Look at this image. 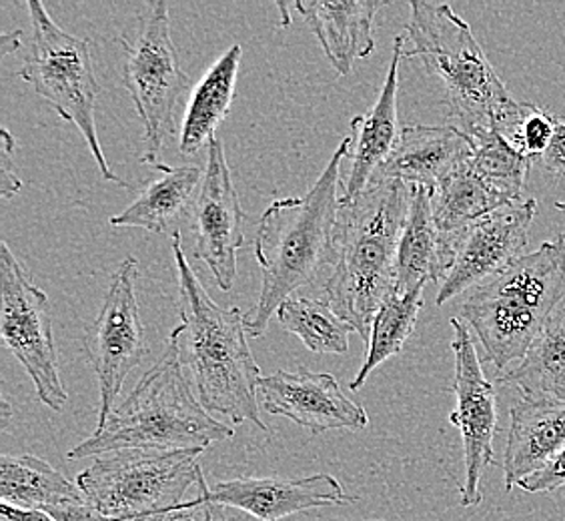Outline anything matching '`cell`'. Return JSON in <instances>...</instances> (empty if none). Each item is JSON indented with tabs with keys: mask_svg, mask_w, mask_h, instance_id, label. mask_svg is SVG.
I'll return each instance as SVG.
<instances>
[{
	"mask_svg": "<svg viewBox=\"0 0 565 521\" xmlns=\"http://www.w3.org/2000/svg\"><path fill=\"white\" fill-rule=\"evenodd\" d=\"M349 149L351 137L341 141L303 196L279 199L259 219L253 249L262 267V291L245 316L247 336L262 337L282 301L316 281L323 267H333L341 206L338 189Z\"/></svg>",
	"mask_w": 565,
	"mask_h": 521,
	"instance_id": "6da1fadb",
	"label": "cell"
},
{
	"mask_svg": "<svg viewBox=\"0 0 565 521\" xmlns=\"http://www.w3.org/2000/svg\"><path fill=\"white\" fill-rule=\"evenodd\" d=\"M173 255L181 323L171 336L177 339L181 365L193 378L196 400L209 413H221L235 424L249 422L267 432L257 405L262 370L247 343L245 316L239 307L215 304L191 269L181 235L173 237Z\"/></svg>",
	"mask_w": 565,
	"mask_h": 521,
	"instance_id": "7a4b0ae2",
	"label": "cell"
},
{
	"mask_svg": "<svg viewBox=\"0 0 565 521\" xmlns=\"http://www.w3.org/2000/svg\"><path fill=\"white\" fill-rule=\"evenodd\" d=\"M412 187L380 181L339 206L333 273L323 297L343 321L370 343L371 327L395 289L397 255L409 213Z\"/></svg>",
	"mask_w": 565,
	"mask_h": 521,
	"instance_id": "3957f363",
	"label": "cell"
},
{
	"mask_svg": "<svg viewBox=\"0 0 565 521\" xmlns=\"http://www.w3.org/2000/svg\"><path fill=\"white\" fill-rule=\"evenodd\" d=\"M233 427L221 424L191 391L173 336L163 358L142 375L95 434L66 454V459H87L122 449H207L231 439Z\"/></svg>",
	"mask_w": 565,
	"mask_h": 521,
	"instance_id": "277c9868",
	"label": "cell"
},
{
	"mask_svg": "<svg viewBox=\"0 0 565 521\" xmlns=\"http://www.w3.org/2000/svg\"><path fill=\"white\" fill-rule=\"evenodd\" d=\"M405 33L414 43L403 59H419L446 91L449 117L469 139L501 130L518 109L471 26L449 4L415 0Z\"/></svg>",
	"mask_w": 565,
	"mask_h": 521,
	"instance_id": "5b68a950",
	"label": "cell"
},
{
	"mask_svg": "<svg viewBox=\"0 0 565 521\" xmlns=\"http://www.w3.org/2000/svg\"><path fill=\"white\" fill-rule=\"evenodd\" d=\"M564 304L565 235H557L476 287L461 305V317L501 375L525 358L545 321Z\"/></svg>",
	"mask_w": 565,
	"mask_h": 521,
	"instance_id": "8992f818",
	"label": "cell"
},
{
	"mask_svg": "<svg viewBox=\"0 0 565 521\" xmlns=\"http://www.w3.org/2000/svg\"><path fill=\"white\" fill-rule=\"evenodd\" d=\"M205 449H122L98 456L76 476V486L98 511L115 521L169 518L203 478Z\"/></svg>",
	"mask_w": 565,
	"mask_h": 521,
	"instance_id": "52a82bcc",
	"label": "cell"
},
{
	"mask_svg": "<svg viewBox=\"0 0 565 521\" xmlns=\"http://www.w3.org/2000/svg\"><path fill=\"white\" fill-rule=\"evenodd\" d=\"M26 9L31 17L33 43L17 75L33 85L34 93L43 97L61 119L75 125L93 152L103 179L129 187L127 181L113 173L98 141L95 107L100 87L95 76L90 43L87 39L65 33L49 17L41 2L31 0L26 2Z\"/></svg>",
	"mask_w": 565,
	"mask_h": 521,
	"instance_id": "ba28073f",
	"label": "cell"
},
{
	"mask_svg": "<svg viewBox=\"0 0 565 521\" xmlns=\"http://www.w3.org/2000/svg\"><path fill=\"white\" fill-rule=\"evenodd\" d=\"M122 44V85L129 91L142 125L141 163H159L164 142L174 132V109L186 91V76L171 39L169 4L149 2L135 39Z\"/></svg>",
	"mask_w": 565,
	"mask_h": 521,
	"instance_id": "9c48e42d",
	"label": "cell"
},
{
	"mask_svg": "<svg viewBox=\"0 0 565 521\" xmlns=\"http://www.w3.org/2000/svg\"><path fill=\"white\" fill-rule=\"evenodd\" d=\"M0 337L33 380L39 400L53 412H63L68 393L58 375L51 301L4 241L0 245Z\"/></svg>",
	"mask_w": 565,
	"mask_h": 521,
	"instance_id": "30bf717a",
	"label": "cell"
},
{
	"mask_svg": "<svg viewBox=\"0 0 565 521\" xmlns=\"http://www.w3.org/2000/svg\"><path fill=\"white\" fill-rule=\"evenodd\" d=\"M139 260L127 257L113 273L109 291L100 311L85 337V351L93 363L100 390L97 425L105 424L117 407L125 380L131 375L149 353L139 301H137Z\"/></svg>",
	"mask_w": 565,
	"mask_h": 521,
	"instance_id": "8fae6325",
	"label": "cell"
},
{
	"mask_svg": "<svg viewBox=\"0 0 565 521\" xmlns=\"http://www.w3.org/2000/svg\"><path fill=\"white\" fill-rule=\"evenodd\" d=\"M454 341L451 351L456 359V412L449 415L451 425H456L463 442V466L466 479L459 488L463 508H476L481 503V481L486 467L493 459V437L498 432V407H495V385L491 383L479 361L478 349L469 336V327L459 317L451 321Z\"/></svg>",
	"mask_w": 565,
	"mask_h": 521,
	"instance_id": "7c38bea8",
	"label": "cell"
},
{
	"mask_svg": "<svg viewBox=\"0 0 565 521\" xmlns=\"http://www.w3.org/2000/svg\"><path fill=\"white\" fill-rule=\"evenodd\" d=\"M193 257L207 265L221 289L237 277V253L245 245V213L218 137L209 142L207 167L189 215Z\"/></svg>",
	"mask_w": 565,
	"mask_h": 521,
	"instance_id": "4fadbf2b",
	"label": "cell"
},
{
	"mask_svg": "<svg viewBox=\"0 0 565 521\" xmlns=\"http://www.w3.org/2000/svg\"><path fill=\"white\" fill-rule=\"evenodd\" d=\"M537 211L535 199L513 201L468 228L457 247L456 259L441 283L437 305L490 281L498 273L520 259L527 247V235Z\"/></svg>",
	"mask_w": 565,
	"mask_h": 521,
	"instance_id": "5bb4252c",
	"label": "cell"
},
{
	"mask_svg": "<svg viewBox=\"0 0 565 521\" xmlns=\"http://www.w3.org/2000/svg\"><path fill=\"white\" fill-rule=\"evenodd\" d=\"M259 395L265 412L289 417L313 435L331 429H363L370 424L365 410L349 400L329 373L305 368L275 371L259 380Z\"/></svg>",
	"mask_w": 565,
	"mask_h": 521,
	"instance_id": "9a60e30c",
	"label": "cell"
},
{
	"mask_svg": "<svg viewBox=\"0 0 565 521\" xmlns=\"http://www.w3.org/2000/svg\"><path fill=\"white\" fill-rule=\"evenodd\" d=\"M196 489L215 506L245 511L262 521L285 520L295 513L335 508L353 501L338 479L327 474L301 479H231L218 481L213 488H209L205 478H201Z\"/></svg>",
	"mask_w": 565,
	"mask_h": 521,
	"instance_id": "2e32d148",
	"label": "cell"
},
{
	"mask_svg": "<svg viewBox=\"0 0 565 521\" xmlns=\"http://www.w3.org/2000/svg\"><path fill=\"white\" fill-rule=\"evenodd\" d=\"M405 36L393 39V55L387 78L381 87L380 98L373 109L363 117L351 119V149H349V173L343 187L341 201L348 203L370 189L375 174L392 157L402 127L397 120V87H399V65H402Z\"/></svg>",
	"mask_w": 565,
	"mask_h": 521,
	"instance_id": "e0dca14e",
	"label": "cell"
},
{
	"mask_svg": "<svg viewBox=\"0 0 565 521\" xmlns=\"http://www.w3.org/2000/svg\"><path fill=\"white\" fill-rule=\"evenodd\" d=\"M473 157V141L457 127H403L397 147L381 167L373 183L403 181L409 187H427L435 191ZM371 183V185H373Z\"/></svg>",
	"mask_w": 565,
	"mask_h": 521,
	"instance_id": "ac0fdd59",
	"label": "cell"
},
{
	"mask_svg": "<svg viewBox=\"0 0 565 521\" xmlns=\"http://www.w3.org/2000/svg\"><path fill=\"white\" fill-rule=\"evenodd\" d=\"M564 447L565 402L522 397L513 403L503 456L505 489L544 469Z\"/></svg>",
	"mask_w": 565,
	"mask_h": 521,
	"instance_id": "d6986e66",
	"label": "cell"
},
{
	"mask_svg": "<svg viewBox=\"0 0 565 521\" xmlns=\"http://www.w3.org/2000/svg\"><path fill=\"white\" fill-rule=\"evenodd\" d=\"M387 2H295L305 24L313 31L331 66L348 76L353 63L373 53V21Z\"/></svg>",
	"mask_w": 565,
	"mask_h": 521,
	"instance_id": "ffe728a7",
	"label": "cell"
},
{
	"mask_svg": "<svg viewBox=\"0 0 565 521\" xmlns=\"http://www.w3.org/2000/svg\"><path fill=\"white\" fill-rule=\"evenodd\" d=\"M510 203V196L473 169L471 159L435 189L434 219L446 277L468 228Z\"/></svg>",
	"mask_w": 565,
	"mask_h": 521,
	"instance_id": "44dd1931",
	"label": "cell"
},
{
	"mask_svg": "<svg viewBox=\"0 0 565 521\" xmlns=\"http://www.w3.org/2000/svg\"><path fill=\"white\" fill-rule=\"evenodd\" d=\"M154 179L122 213L110 217L113 227L147 228L157 235H181V225L189 223L203 171L196 164L169 167L152 164Z\"/></svg>",
	"mask_w": 565,
	"mask_h": 521,
	"instance_id": "7402d4cb",
	"label": "cell"
},
{
	"mask_svg": "<svg viewBox=\"0 0 565 521\" xmlns=\"http://www.w3.org/2000/svg\"><path fill=\"white\" fill-rule=\"evenodd\" d=\"M444 279L446 269L441 260L439 233L435 227L434 191H429L427 187H412V201L399 243L393 294H409L422 285L444 283Z\"/></svg>",
	"mask_w": 565,
	"mask_h": 521,
	"instance_id": "603a6c76",
	"label": "cell"
},
{
	"mask_svg": "<svg viewBox=\"0 0 565 521\" xmlns=\"http://www.w3.org/2000/svg\"><path fill=\"white\" fill-rule=\"evenodd\" d=\"M241 59L243 49L233 44L218 56L193 91L179 137V149L183 155H195L217 137L215 130L227 117L235 98Z\"/></svg>",
	"mask_w": 565,
	"mask_h": 521,
	"instance_id": "cb8c5ba5",
	"label": "cell"
},
{
	"mask_svg": "<svg viewBox=\"0 0 565 521\" xmlns=\"http://www.w3.org/2000/svg\"><path fill=\"white\" fill-rule=\"evenodd\" d=\"M498 381L527 400L565 402V304L545 321L525 358Z\"/></svg>",
	"mask_w": 565,
	"mask_h": 521,
	"instance_id": "d4e9b609",
	"label": "cell"
},
{
	"mask_svg": "<svg viewBox=\"0 0 565 521\" xmlns=\"http://www.w3.org/2000/svg\"><path fill=\"white\" fill-rule=\"evenodd\" d=\"M0 498L22 510L49 511L71 503L87 500L85 493L73 481L56 471L39 457H0Z\"/></svg>",
	"mask_w": 565,
	"mask_h": 521,
	"instance_id": "484cf974",
	"label": "cell"
},
{
	"mask_svg": "<svg viewBox=\"0 0 565 521\" xmlns=\"http://www.w3.org/2000/svg\"><path fill=\"white\" fill-rule=\"evenodd\" d=\"M425 285L409 294H392L377 311L371 327L370 343L365 345V361L359 370L358 378L351 380L349 390L359 391L370 378L371 371L383 361L402 353L403 345L414 333L417 316L424 307Z\"/></svg>",
	"mask_w": 565,
	"mask_h": 521,
	"instance_id": "4316f807",
	"label": "cell"
},
{
	"mask_svg": "<svg viewBox=\"0 0 565 521\" xmlns=\"http://www.w3.org/2000/svg\"><path fill=\"white\" fill-rule=\"evenodd\" d=\"M277 319L313 353H348L349 336L355 331L333 311L326 297H289L279 307Z\"/></svg>",
	"mask_w": 565,
	"mask_h": 521,
	"instance_id": "83f0119b",
	"label": "cell"
},
{
	"mask_svg": "<svg viewBox=\"0 0 565 521\" xmlns=\"http://www.w3.org/2000/svg\"><path fill=\"white\" fill-rule=\"evenodd\" d=\"M471 141L473 169L486 177L491 185L498 187L501 193L510 196L511 201H520L532 161L523 157L500 130H488Z\"/></svg>",
	"mask_w": 565,
	"mask_h": 521,
	"instance_id": "f1b7e54d",
	"label": "cell"
},
{
	"mask_svg": "<svg viewBox=\"0 0 565 521\" xmlns=\"http://www.w3.org/2000/svg\"><path fill=\"white\" fill-rule=\"evenodd\" d=\"M557 119L547 110L535 107L532 103H520L510 120L501 127V135L522 152L523 157L542 159L550 142L554 139Z\"/></svg>",
	"mask_w": 565,
	"mask_h": 521,
	"instance_id": "f546056e",
	"label": "cell"
},
{
	"mask_svg": "<svg viewBox=\"0 0 565 521\" xmlns=\"http://www.w3.org/2000/svg\"><path fill=\"white\" fill-rule=\"evenodd\" d=\"M565 486V447L537 474L523 479L518 488L527 493H550Z\"/></svg>",
	"mask_w": 565,
	"mask_h": 521,
	"instance_id": "4dcf8cb0",
	"label": "cell"
},
{
	"mask_svg": "<svg viewBox=\"0 0 565 521\" xmlns=\"http://www.w3.org/2000/svg\"><path fill=\"white\" fill-rule=\"evenodd\" d=\"M17 149V141L11 130L2 127L0 130V196L9 201L22 189L21 179L14 173L12 152Z\"/></svg>",
	"mask_w": 565,
	"mask_h": 521,
	"instance_id": "1f68e13d",
	"label": "cell"
},
{
	"mask_svg": "<svg viewBox=\"0 0 565 521\" xmlns=\"http://www.w3.org/2000/svg\"><path fill=\"white\" fill-rule=\"evenodd\" d=\"M223 510L225 508L211 503L201 491H196V498L185 501L169 515V521H228Z\"/></svg>",
	"mask_w": 565,
	"mask_h": 521,
	"instance_id": "d6a6232c",
	"label": "cell"
},
{
	"mask_svg": "<svg viewBox=\"0 0 565 521\" xmlns=\"http://www.w3.org/2000/svg\"><path fill=\"white\" fill-rule=\"evenodd\" d=\"M44 513H49L56 521H115L107 518L103 511H98L88 500L63 503Z\"/></svg>",
	"mask_w": 565,
	"mask_h": 521,
	"instance_id": "836d02e7",
	"label": "cell"
},
{
	"mask_svg": "<svg viewBox=\"0 0 565 521\" xmlns=\"http://www.w3.org/2000/svg\"><path fill=\"white\" fill-rule=\"evenodd\" d=\"M540 161L550 173L565 177V120L557 119L554 139L550 142L547 151L542 155Z\"/></svg>",
	"mask_w": 565,
	"mask_h": 521,
	"instance_id": "e575fe53",
	"label": "cell"
},
{
	"mask_svg": "<svg viewBox=\"0 0 565 521\" xmlns=\"http://www.w3.org/2000/svg\"><path fill=\"white\" fill-rule=\"evenodd\" d=\"M0 520L2 521H56L49 513L41 510H22L11 503L0 506Z\"/></svg>",
	"mask_w": 565,
	"mask_h": 521,
	"instance_id": "d590c367",
	"label": "cell"
},
{
	"mask_svg": "<svg viewBox=\"0 0 565 521\" xmlns=\"http://www.w3.org/2000/svg\"><path fill=\"white\" fill-rule=\"evenodd\" d=\"M21 31H17V33L0 34V61H4L7 55H11V53H17V51L21 49Z\"/></svg>",
	"mask_w": 565,
	"mask_h": 521,
	"instance_id": "8d00e7d4",
	"label": "cell"
},
{
	"mask_svg": "<svg viewBox=\"0 0 565 521\" xmlns=\"http://www.w3.org/2000/svg\"><path fill=\"white\" fill-rule=\"evenodd\" d=\"M0 407H2V412H0V417H2V427H7L12 417L11 403L7 402V400H2V402H0Z\"/></svg>",
	"mask_w": 565,
	"mask_h": 521,
	"instance_id": "74e56055",
	"label": "cell"
},
{
	"mask_svg": "<svg viewBox=\"0 0 565 521\" xmlns=\"http://www.w3.org/2000/svg\"><path fill=\"white\" fill-rule=\"evenodd\" d=\"M279 9H281L282 12V26H289V24H291V17H287V4L279 2Z\"/></svg>",
	"mask_w": 565,
	"mask_h": 521,
	"instance_id": "f35d334b",
	"label": "cell"
},
{
	"mask_svg": "<svg viewBox=\"0 0 565 521\" xmlns=\"http://www.w3.org/2000/svg\"><path fill=\"white\" fill-rule=\"evenodd\" d=\"M555 209H559V211H565V199H559V201H555Z\"/></svg>",
	"mask_w": 565,
	"mask_h": 521,
	"instance_id": "ab89813d",
	"label": "cell"
},
{
	"mask_svg": "<svg viewBox=\"0 0 565 521\" xmlns=\"http://www.w3.org/2000/svg\"><path fill=\"white\" fill-rule=\"evenodd\" d=\"M137 521H169V518H149V520H137Z\"/></svg>",
	"mask_w": 565,
	"mask_h": 521,
	"instance_id": "60d3db41",
	"label": "cell"
}]
</instances>
